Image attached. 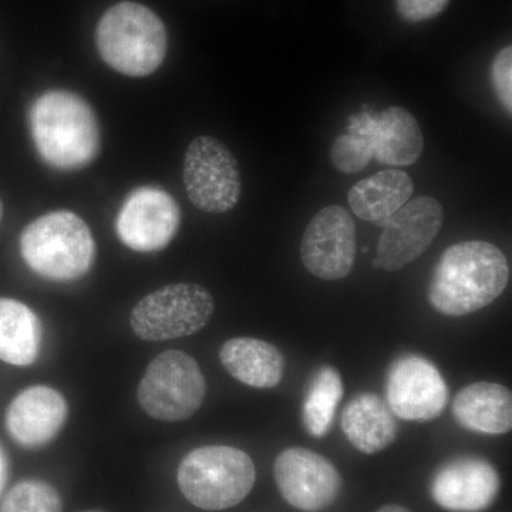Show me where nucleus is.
Instances as JSON below:
<instances>
[{
	"mask_svg": "<svg viewBox=\"0 0 512 512\" xmlns=\"http://www.w3.org/2000/svg\"><path fill=\"white\" fill-rule=\"evenodd\" d=\"M510 281V265L501 249L484 241H466L441 255L429 286L437 312L466 316L491 305Z\"/></svg>",
	"mask_w": 512,
	"mask_h": 512,
	"instance_id": "f257e3e1",
	"label": "nucleus"
},
{
	"mask_svg": "<svg viewBox=\"0 0 512 512\" xmlns=\"http://www.w3.org/2000/svg\"><path fill=\"white\" fill-rule=\"evenodd\" d=\"M29 127L40 158L55 170H82L99 154V121L79 94L67 90L43 93L30 107Z\"/></svg>",
	"mask_w": 512,
	"mask_h": 512,
	"instance_id": "f03ea898",
	"label": "nucleus"
},
{
	"mask_svg": "<svg viewBox=\"0 0 512 512\" xmlns=\"http://www.w3.org/2000/svg\"><path fill=\"white\" fill-rule=\"evenodd\" d=\"M103 62L128 77H147L163 64L167 30L153 10L136 2L111 6L96 29Z\"/></svg>",
	"mask_w": 512,
	"mask_h": 512,
	"instance_id": "7ed1b4c3",
	"label": "nucleus"
},
{
	"mask_svg": "<svg viewBox=\"0 0 512 512\" xmlns=\"http://www.w3.org/2000/svg\"><path fill=\"white\" fill-rule=\"evenodd\" d=\"M20 252L35 274L50 281L69 282L92 269L96 242L79 215L55 211L36 218L23 229Z\"/></svg>",
	"mask_w": 512,
	"mask_h": 512,
	"instance_id": "20e7f679",
	"label": "nucleus"
},
{
	"mask_svg": "<svg viewBox=\"0 0 512 512\" xmlns=\"http://www.w3.org/2000/svg\"><path fill=\"white\" fill-rule=\"evenodd\" d=\"M178 485L195 507L221 511L244 501L255 485L254 461L229 446L195 448L181 461Z\"/></svg>",
	"mask_w": 512,
	"mask_h": 512,
	"instance_id": "39448f33",
	"label": "nucleus"
},
{
	"mask_svg": "<svg viewBox=\"0 0 512 512\" xmlns=\"http://www.w3.org/2000/svg\"><path fill=\"white\" fill-rule=\"evenodd\" d=\"M205 393L198 363L180 350H167L148 365L138 386V403L153 419L183 421L200 410Z\"/></svg>",
	"mask_w": 512,
	"mask_h": 512,
	"instance_id": "423d86ee",
	"label": "nucleus"
},
{
	"mask_svg": "<svg viewBox=\"0 0 512 512\" xmlns=\"http://www.w3.org/2000/svg\"><path fill=\"white\" fill-rule=\"evenodd\" d=\"M214 308V299L204 286L168 285L137 303L130 325L147 342L185 338L207 326Z\"/></svg>",
	"mask_w": 512,
	"mask_h": 512,
	"instance_id": "0eeeda50",
	"label": "nucleus"
},
{
	"mask_svg": "<svg viewBox=\"0 0 512 512\" xmlns=\"http://www.w3.org/2000/svg\"><path fill=\"white\" fill-rule=\"evenodd\" d=\"M184 185L198 210L224 214L238 204L242 192L238 161L217 138L201 136L188 146Z\"/></svg>",
	"mask_w": 512,
	"mask_h": 512,
	"instance_id": "6e6552de",
	"label": "nucleus"
},
{
	"mask_svg": "<svg viewBox=\"0 0 512 512\" xmlns=\"http://www.w3.org/2000/svg\"><path fill=\"white\" fill-rule=\"evenodd\" d=\"M356 252L355 221L340 205L320 210L302 237V264L323 281L346 278L355 265Z\"/></svg>",
	"mask_w": 512,
	"mask_h": 512,
	"instance_id": "1a4fd4ad",
	"label": "nucleus"
},
{
	"mask_svg": "<svg viewBox=\"0 0 512 512\" xmlns=\"http://www.w3.org/2000/svg\"><path fill=\"white\" fill-rule=\"evenodd\" d=\"M177 201L163 188L144 185L131 191L116 218V232L126 247L136 252L161 251L180 227Z\"/></svg>",
	"mask_w": 512,
	"mask_h": 512,
	"instance_id": "9d476101",
	"label": "nucleus"
},
{
	"mask_svg": "<svg viewBox=\"0 0 512 512\" xmlns=\"http://www.w3.org/2000/svg\"><path fill=\"white\" fill-rule=\"evenodd\" d=\"M443 208L431 197L406 202L386 224L377 244L375 266L396 272L427 251L443 227Z\"/></svg>",
	"mask_w": 512,
	"mask_h": 512,
	"instance_id": "9b49d317",
	"label": "nucleus"
},
{
	"mask_svg": "<svg viewBox=\"0 0 512 512\" xmlns=\"http://www.w3.org/2000/svg\"><path fill=\"white\" fill-rule=\"evenodd\" d=\"M279 493L296 510L318 512L338 500L342 478L332 463L308 448L292 447L275 460Z\"/></svg>",
	"mask_w": 512,
	"mask_h": 512,
	"instance_id": "f8f14e48",
	"label": "nucleus"
},
{
	"mask_svg": "<svg viewBox=\"0 0 512 512\" xmlns=\"http://www.w3.org/2000/svg\"><path fill=\"white\" fill-rule=\"evenodd\" d=\"M387 403L399 419H437L448 402L447 384L436 366L420 356H403L387 375Z\"/></svg>",
	"mask_w": 512,
	"mask_h": 512,
	"instance_id": "ddd939ff",
	"label": "nucleus"
},
{
	"mask_svg": "<svg viewBox=\"0 0 512 512\" xmlns=\"http://www.w3.org/2000/svg\"><path fill=\"white\" fill-rule=\"evenodd\" d=\"M348 131L366 138L373 158L380 164L412 165L423 153L424 138L419 123L402 107L353 114L349 117Z\"/></svg>",
	"mask_w": 512,
	"mask_h": 512,
	"instance_id": "4468645a",
	"label": "nucleus"
},
{
	"mask_svg": "<svg viewBox=\"0 0 512 512\" xmlns=\"http://www.w3.org/2000/svg\"><path fill=\"white\" fill-rule=\"evenodd\" d=\"M431 497L444 510L480 512L497 498L500 478L493 464L477 457L444 464L431 481Z\"/></svg>",
	"mask_w": 512,
	"mask_h": 512,
	"instance_id": "2eb2a0df",
	"label": "nucleus"
},
{
	"mask_svg": "<svg viewBox=\"0 0 512 512\" xmlns=\"http://www.w3.org/2000/svg\"><path fill=\"white\" fill-rule=\"evenodd\" d=\"M67 403L52 387L33 386L13 399L6 412L10 437L26 448L45 446L62 430Z\"/></svg>",
	"mask_w": 512,
	"mask_h": 512,
	"instance_id": "dca6fc26",
	"label": "nucleus"
},
{
	"mask_svg": "<svg viewBox=\"0 0 512 512\" xmlns=\"http://www.w3.org/2000/svg\"><path fill=\"white\" fill-rule=\"evenodd\" d=\"M453 414L463 429L501 436L512 427L511 392L503 384H470L454 399Z\"/></svg>",
	"mask_w": 512,
	"mask_h": 512,
	"instance_id": "f3484780",
	"label": "nucleus"
},
{
	"mask_svg": "<svg viewBox=\"0 0 512 512\" xmlns=\"http://www.w3.org/2000/svg\"><path fill=\"white\" fill-rule=\"evenodd\" d=\"M220 359L229 375L255 389H272L284 377V355L265 340H228L221 348Z\"/></svg>",
	"mask_w": 512,
	"mask_h": 512,
	"instance_id": "a211bd4d",
	"label": "nucleus"
},
{
	"mask_svg": "<svg viewBox=\"0 0 512 512\" xmlns=\"http://www.w3.org/2000/svg\"><path fill=\"white\" fill-rule=\"evenodd\" d=\"M346 439L365 454H376L396 439V420L392 410L375 393L353 397L342 414Z\"/></svg>",
	"mask_w": 512,
	"mask_h": 512,
	"instance_id": "6ab92c4d",
	"label": "nucleus"
},
{
	"mask_svg": "<svg viewBox=\"0 0 512 512\" xmlns=\"http://www.w3.org/2000/svg\"><path fill=\"white\" fill-rule=\"evenodd\" d=\"M414 184L409 174L400 170L380 171L350 188L348 201L360 220L382 221L410 200Z\"/></svg>",
	"mask_w": 512,
	"mask_h": 512,
	"instance_id": "aec40b11",
	"label": "nucleus"
},
{
	"mask_svg": "<svg viewBox=\"0 0 512 512\" xmlns=\"http://www.w3.org/2000/svg\"><path fill=\"white\" fill-rule=\"evenodd\" d=\"M42 328L35 312L15 299L0 298V360L30 366L40 352Z\"/></svg>",
	"mask_w": 512,
	"mask_h": 512,
	"instance_id": "412c9836",
	"label": "nucleus"
},
{
	"mask_svg": "<svg viewBox=\"0 0 512 512\" xmlns=\"http://www.w3.org/2000/svg\"><path fill=\"white\" fill-rule=\"evenodd\" d=\"M343 392L345 389L338 370L332 366L320 367L302 407L303 426L312 437L320 439L329 433Z\"/></svg>",
	"mask_w": 512,
	"mask_h": 512,
	"instance_id": "4be33fe9",
	"label": "nucleus"
},
{
	"mask_svg": "<svg viewBox=\"0 0 512 512\" xmlns=\"http://www.w3.org/2000/svg\"><path fill=\"white\" fill-rule=\"evenodd\" d=\"M0 512H62V498L43 481H23L9 491Z\"/></svg>",
	"mask_w": 512,
	"mask_h": 512,
	"instance_id": "5701e85b",
	"label": "nucleus"
},
{
	"mask_svg": "<svg viewBox=\"0 0 512 512\" xmlns=\"http://www.w3.org/2000/svg\"><path fill=\"white\" fill-rule=\"evenodd\" d=\"M372 160V151L366 138L349 131L336 137L330 148V161L340 173H359L365 170Z\"/></svg>",
	"mask_w": 512,
	"mask_h": 512,
	"instance_id": "b1692460",
	"label": "nucleus"
},
{
	"mask_svg": "<svg viewBox=\"0 0 512 512\" xmlns=\"http://www.w3.org/2000/svg\"><path fill=\"white\" fill-rule=\"evenodd\" d=\"M491 83L501 106L511 116L512 111V47L501 49L491 64Z\"/></svg>",
	"mask_w": 512,
	"mask_h": 512,
	"instance_id": "393cba45",
	"label": "nucleus"
},
{
	"mask_svg": "<svg viewBox=\"0 0 512 512\" xmlns=\"http://www.w3.org/2000/svg\"><path fill=\"white\" fill-rule=\"evenodd\" d=\"M448 3L450 0H396V8L406 22L420 23L439 16Z\"/></svg>",
	"mask_w": 512,
	"mask_h": 512,
	"instance_id": "a878e982",
	"label": "nucleus"
},
{
	"mask_svg": "<svg viewBox=\"0 0 512 512\" xmlns=\"http://www.w3.org/2000/svg\"><path fill=\"white\" fill-rule=\"evenodd\" d=\"M6 478H8V461H6L5 453L0 448V493L5 487Z\"/></svg>",
	"mask_w": 512,
	"mask_h": 512,
	"instance_id": "bb28decb",
	"label": "nucleus"
},
{
	"mask_svg": "<svg viewBox=\"0 0 512 512\" xmlns=\"http://www.w3.org/2000/svg\"><path fill=\"white\" fill-rule=\"evenodd\" d=\"M377 512H410V511L407 510V508L400 507V505L390 504V505H384V507L380 508V510Z\"/></svg>",
	"mask_w": 512,
	"mask_h": 512,
	"instance_id": "cd10ccee",
	"label": "nucleus"
},
{
	"mask_svg": "<svg viewBox=\"0 0 512 512\" xmlns=\"http://www.w3.org/2000/svg\"><path fill=\"white\" fill-rule=\"evenodd\" d=\"M3 220V202L0 200V222Z\"/></svg>",
	"mask_w": 512,
	"mask_h": 512,
	"instance_id": "c85d7f7f",
	"label": "nucleus"
}]
</instances>
